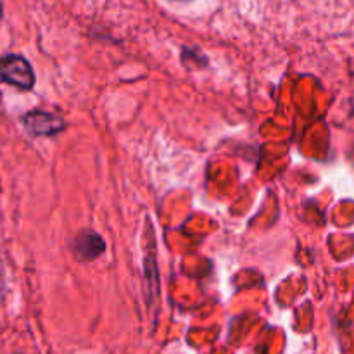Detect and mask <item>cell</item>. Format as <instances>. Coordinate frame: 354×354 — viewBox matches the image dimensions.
<instances>
[{
    "mask_svg": "<svg viewBox=\"0 0 354 354\" xmlns=\"http://www.w3.org/2000/svg\"><path fill=\"white\" fill-rule=\"evenodd\" d=\"M0 80L17 88L30 90L35 85V73L26 59L10 54L0 59Z\"/></svg>",
    "mask_w": 354,
    "mask_h": 354,
    "instance_id": "cell-1",
    "label": "cell"
},
{
    "mask_svg": "<svg viewBox=\"0 0 354 354\" xmlns=\"http://www.w3.org/2000/svg\"><path fill=\"white\" fill-rule=\"evenodd\" d=\"M24 124H26L28 131L33 135H41V137H50V135L59 133L64 130V121L61 118L54 116L50 113H44V111H31L24 116Z\"/></svg>",
    "mask_w": 354,
    "mask_h": 354,
    "instance_id": "cell-2",
    "label": "cell"
},
{
    "mask_svg": "<svg viewBox=\"0 0 354 354\" xmlns=\"http://www.w3.org/2000/svg\"><path fill=\"white\" fill-rule=\"evenodd\" d=\"M73 251L80 261H93L106 251V242L102 241L99 234L86 230L75 239Z\"/></svg>",
    "mask_w": 354,
    "mask_h": 354,
    "instance_id": "cell-3",
    "label": "cell"
},
{
    "mask_svg": "<svg viewBox=\"0 0 354 354\" xmlns=\"http://www.w3.org/2000/svg\"><path fill=\"white\" fill-rule=\"evenodd\" d=\"M180 2H189V0H180Z\"/></svg>",
    "mask_w": 354,
    "mask_h": 354,
    "instance_id": "cell-4",
    "label": "cell"
}]
</instances>
